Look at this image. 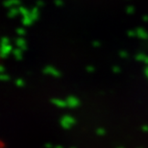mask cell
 I'll use <instances>...</instances> for the list:
<instances>
[]
</instances>
